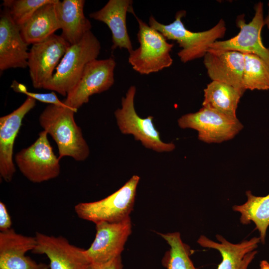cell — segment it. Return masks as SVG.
I'll list each match as a JSON object with an SVG mask.
<instances>
[{
	"mask_svg": "<svg viewBox=\"0 0 269 269\" xmlns=\"http://www.w3.org/2000/svg\"><path fill=\"white\" fill-rule=\"evenodd\" d=\"M84 0H57L56 8L62 33L60 35L70 45L79 42L92 25L85 16Z\"/></svg>",
	"mask_w": 269,
	"mask_h": 269,
	"instance_id": "ffe728a7",
	"label": "cell"
},
{
	"mask_svg": "<svg viewBox=\"0 0 269 269\" xmlns=\"http://www.w3.org/2000/svg\"><path fill=\"white\" fill-rule=\"evenodd\" d=\"M139 179L138 175H133L119 189L106 198L77 204L74 206L76 215L95 224L102 222H119L130 218Z\"/></svg>",
	"mask_w": 269,
	"mask_h": 269,
	"instance_id": "5b68a950",
	"label": "cell"
},
{
	"mask_svg": "<svg viewBox=\"0 0 269 269\" xmlns=\"http://www.w3.org/2000/svg\"><path fill=\"white\" fill-rule=\"evenodd\" d=\"M244 92L224 83L212 81L204 89L202 107L232 118Z\"/></svg>",
	"mask_w": 269,
	"mask_h": 269,
	"instance_id": "7402d4cb",
	"label": "cell"
},
{
	"mask_svg": "<svg viewBox=\"0 0 269 269\" xmlns=\"http://www.w3.org/2000/svg\"><path fill=\"white\" fill-rule=\"evenodd\" d=\"M101 50L98 39L90 30L77 43L70 45L43 89L63 96L75 86L86 65L96 59Z\"/></svg>",
	"mask_w": 269,
	"mask_h": 269,
	"instance_id": "3957f363",
	"label": "cell"
},
{
	"mask_svg": "<svg viewBox=\"0 0 269 269\" xmlns=\"http://www.w3.org/2000/svg\"><path fill=\"white\" fill-rule=\"evenodd\" d=\"M185 10L178 11L174 20L164 24L150 16L148 24L161 33L167 40L176 41L181 48L178 52L180 61L184 63L204 57L210 46L219 38H222L226 31L224 20L221 19L211 28L201 32H193L184 26L182 18L186 15Z\"/></svg>",
	"mask_w": 269,
	"mask_h": 269,
	"instance_id": "7a4b0ae2",
	"label": "cell"
},
{
	"mask_svg": "<svg viewBox=\"0 0 269 269\" xmlns=\"http://www.w3.org/2000/svg\"><path fill=\"white\" fill-rule=\"evenodd\" d=\"M260 268V269H269V263L266 260L261 261Z\"/></svg>",
	"mask_w": 269,
	"mask_h": 269,
	"instance_id": "f546056e",
	"label": "cell"
},
{
	"mask_svg": "<svg viewBox=\"0 0 269 269\" xmlns=\"http://www.w3.org/2000/svg\"><path fill=\"white\" fill-rule=\"evenodd\" d=\"M35 237L36 245L32 252L45 255L49 261V269H89L85 250L71 244L65 238L38 232Z\"/></svg>",
	"mask_w": 269,
	"mask_h": 269,
	"instance_id": "4fadbf2b",
	"label": "cell"
},
{
	"mask_svg": "<svg viewBox=\"0 0 269 269\" xmlns=\"http://www.w3.org/2000/svg\"><path fill=\"white\" fill-rule=\"evenodd\" d=\"M247 201L242 205H234L233 210L240 213V222L247 225L253 222L260 232V238L264 244L267 231L269 226V194L265 196H257L250 190L246 192Z\"/></svg>",
	"mask_w": 269,
	"mask_h": 269,
	"instance_id": "603a6c76",
	"label": "cell"
},
{
	"mask_svg": "<svg viewBox=\"0 0 269 269\" xmlns=\"http://www.w3.org/2000/svg\"><path fill=\"white\" fill-rule=\"evenodd\" d=\"M216 237L218 242L202 235L197 243L202 247L215 249L220 253L222 261L217 269H248L258 253L256 249L261 242L260 237H255L236 244L230 242L219 234Z\"/></svg>",
	"mask_w": 269,
	"mask_h": 269,
	"instance_id": "e0dca14e",
	"label": "cell"
},
{
	"mask_svg": "<svg viewBox=\"0 0 269 269\" xmlns=\"http://www.w3.org/2000/svg\"><path fill=\"white\" fill-rule=\"evenodd\" d=\"M204 64L212 81L228 84L244 93L246 91L242 81L244 53L209 50L204 56Z\"/></svg>",
	"mask_w": 269,
	"mask_h": 269,
	"instance_id": "ac0fdd59",
	"label": "cell"
},
{
	"mask_svg": "<svg viewBox=\"0 0 269 269\" xmlns=\"http://www.w3.org/2000/svg\"><path fill=\"white\" fill-rule=\"evenodd\" d=\"M95 225V238L84 253L90 265L100 266L121 256L132 225L130 217L119 222H102Z\"/></svg>",
	"mask_w": 269,
	"mask_h": 269,
	"instance_id": "30bf717a",
	"label": "cell"
},
{
	"mask_svg": "<svg viewBox=\"0 0 269 269\" xmlns=\"http://www.w3.org/2000/svg\"><path fill=\"white\" fill-rule=\"evenodd\" d=\"M36 105V100L27 97L11 113L0 118V175L6 182L12 179L16 169L13 160L15 139L25 115Z\"/></svg>",
	"mask_w": 269,
	"mask_h": 269,
	"instance_id": "5bb4252c",
	"label": "cell"
},
{
	"mask_svg": "<svg viewBox=\"0 0 269 269\" xmlns=\"http://www.w3.org/2000/svg\"><path fill=\"white\" fill-rule=\"evenodd\" d=\"M269 9H268V13L267 16L264 18V23L265 25H266L267 28L269 29V1L268 3Z\"/></svg>",
	"mask_w": 269,
	"mask_h": 269,
	"instance_id": "4dcf8cb0",
	"label": "cell"
},
{
	"mask_svg": "<svg viewBox=\"0 0 269 269\" xmlns=\"http://www.w3.org/2000/svg\"><path fill=\"white\" fill-rule=\"evenodd\" d=\"M236 23L240 31L236 36L226 40L215 41L209 50L255 54L269 66V48L264 46L261 38L262 29L265 25L263 3L260 1L256 4L254 16L249 23L246 22L244 15L241 14L237 17Z\"/></svg>",
	"mask_w": 269,
	"mask_h": 269,
	"instance_id": "8fae6325",
	"label": "cell"
},
{
	"mask_svg": "<svg viewBox=\"0 0 269 269\" xmlns=\"http://www.w3.org/2000/svg\"><path fill=\"white\" fill-rule=\"evenodd\" d=\"M19 27L3 7L0 16V70L27 67L28 49Z\"/></svg>",
	"mask_w": 269,
	"mask_h": 269,
	"instance_id": "2e32d148",
	"label": "cell"
},
{
	"mask_svg": "<svg viewBox=\"0 0 269 269\" xmlns=\"http://www.w3.org/2000/svg\"><path fill=\"white\" fill-rule=\"evenodd\" d=\"M159 234L170 247L162 259L165 269H198L190 258V247L182 241L179 232Z\"/></svg>",
	"mask_w": 269,
	"mask_h": 269,
	"instance_id": "cb8c5ba5",
	"label": "cell"
},
{
	"mask_svg": "<svg viewBox=\"0 0 269 269\" xmlns=\"http://www.w3.org/2000/svg\"><path fill=\"white\" fill-rule=\"evenodd\" d=\"M10 87L15 92L24 94L27 97H31L36 101L37 100L42 103H48L49 105L66 106L63 101L58 99L56 94L53 91L48 93L29 92L24 85L18 83L16 80L12 81Z\"/></svg>",
	"mask_w": 269,
	"mask_h": 269,
	"instance_id": "4316f807",
	"label": "cell"
},
{
	"mask_svg": "<svg viewBox=\"0 0 269 269\" xmlns=\"http://www.w3.org/2000/svg\"><path fill=\"white\" fill-rule=\"evenodd\" d=\"M116 63L113 57L88 63L77 84L63 102L76 112L93 95L109 90L114 84Z\"/></svg>",
	"mask_w": 269,
	"mask_h": 269,
	"instance_id": "9c48e42d",
	"label": "cell"
},
{
	"mask_svg": "<svg viewBox=\"0 0 269 269\" xmlns=\"http://www.w3.org/2000/svg\"><path fill=\"white\" fill-rule=\"evenodd\" d=\"M136 90L135 86H130L125 96L122 98L121 108L114 113L120 131L125 134H132L146 148L159 152L173 150L175 148L173 143L161 140L153 123V117L142 118L136 113L134 104Z\"/></svg>",
	"mask_w": 269,
	"mask_h": 269,
	"instance_id": "8992f818",
	"label": "cell"
},
{
	"mask_svg": "<svg viewBox=\"0 0 269 269\" xmlns=\"http://www.w3.org/2000/svg\"><path fill=\"white\" fill-rule=\"evenodd\" d=\"M178 124L182 129L197 131L198 139L208 143L230 140L243 128L237 118H230L204 107L195 113L182 116Z\"/></svg>",
	"mask_w": 269,
	"mask_h": 269,
	"instance_id": "ba28073f",
	"label": "cell"
},
{
	"mask_svg": "<svg viewBox=\"0 0 269 269\" xmlns=\"http://www.w3.org/2000/svg\"><path fill=\"white\" fill-rule=\"evenodd\" d=\"M35 236L17 233L12 228L0 232V269H49V265L37 263L26 256L34 249Z\"/></svg>",
	"mask_w": 269,
	"mask_h": 269,
	"instance_id": "9a60e30c",
	"label": "cell"
},
{
	"mask_svg": "<svg viewBox=\"0 0 269 269\" xmlns=\"http://www.w3.org/2000/svg\"><path fill=\"white\" fill-rule=\"evenodd\" d=\"M47 135L46 131H41L34 143L14 156L21 173L33 183L55 178L60 172V159L54 153Z\"/></svg>",
	"mask_w": 269,
	"mask_h": 269,
	"instance_id": "52a82bcc",
	"label": "cell"
},
{
	"mask_svg": "<svg viewBox=\"0 0 269 269\" xmlns=\"http://www.w3.org/2000/svg\"><path fill=\"white\" fill-rule=\"evenodd\" d=\"M52 0H4L6 8L13 21L19 27L24 24L41 6Z\"/></svg>",
	"mask_w": 269,
	"mask_h": 269,
	"instance_id": "484cf974",
	"label": "cell"
},
{
	"mask_svg": "<svg viewBox=\"0 0 269 269\" xmlns=\"http://www.w3.org/2000/svg\"><path fill=\"white\" fill-rule=\"evenodd\" d=\"M131 0H109L100 9L89 14L90 18L105 23L112 35L111 49L133 50L127 26V13L134 10Z\"/></svg>",
	"mask_w": 269,
	"mask_h": 269,
	"instance_id": "d6986e66",
	"label": "cell"
},
{
	"mask_svg": "<svg viewBox=\"0 0 269 269\" xmlns=\"http://www.w3.org/2000/svg\"><path fill=\"white\" fill-rule=\"evenodd\" d=\"M243 85L244 89L269 90V66L258 56L244 53Z\"/></svg>",
	"mask_w": 269,
	"mask_h": 269,
	"instance_id": "d4e9b609",
	"label": "cell"
},
{
	"mask_svg": "<svg viewBox=\"0 0 269 269\" xmlns=\"http://www.w3.org/2000/svg\"><path fill=\"white\" fill-rule=\"evenodd\" d=\"M70 46L61 35L55 34L32 45L28 52L27 67L34 88L43 89Z\"/></svg>",
	"mask_w": 269,
	"mask_h": 269,
	"instance_id": "7c38bea8",
	"label": "cell"
},
{
	"mask_svg": "<svg viewBox=\"0 0 269 269\" xmlns=\"http://www.w3.org/2000/svg\"><path fill=\"white\" fill-rule=\"evenodd\" d=\"M76 112L67 106L49 105L39 116L41 127L57 145L59 159L70 156L81 161L87 159L90 154L82 130L75 121Z\"/></svg>",
	"mask_w": 269,
	"mask_h": 269,
	"instance_id": "6da1fadb",
	"label": "cell"
},
{
	"mask_svg": "<svg viewBox=\"0 0 269 269\" xmlns=\"http://www.w3.org/2000/svg\"><path fill=\"white\" fill-rule=\"evenodd\" d=\"M138 24L137 38L139 46L129 53L128 62L133 69L142 75L159 72L170 67L173 59L170 52L173 44L167 42L159 31L131 12Z\"/></svg>",
	"mask_w": 269,
	"mask_h": 269,
	"instance_id": "277c9868",
	"label": "cell"
},
{
	"mask_svg": "<svg viewBox=\"0 0 269 269\" xmlns=\"http://www.w3.org/2000/svg\"><path fill=\"white\" fill-rule=\"evenodd\" d=\"M57 1L52 0L40 7L19 27L22 37L27 44L42 42L60 29L56 8Z\"/></svg>",
	"mask_w": 269,
	"mask_h": 269,
	"instance_id": "44dd1931",
	"label": "cell"
},
{
	"mask_svg": "<svg viewBox=\"0 0 269 269\" xmlns=\"http://www.w3.org/2000/svg\"><path fill=\"white\" fill-rule=\"evenodd\" d=\"M12 221L5 205L0 202V232L11 229Z\"/></svg>",
	"mask_w": 269,
	"mask_h": 269,
	"instance_id": "83f0119b",
	"label": "cell"
},
{
	"mask_svg": "<svg viewBox=\"0 0 269 269\" xmlns=\"http://www.w3.org/2000/svg\"><path fill=\"white\" fill-rule=\"evenodd\" d=\"M89 269H123V264L121 256L112 261L100 266L90 265Z\"/></svg>",
	"mask_w": 269,
	"mask_h": 269,
	"instance_id": "f1b7e54d",
	"label": "cell"
}]
</instances>
